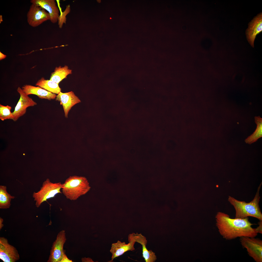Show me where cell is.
Listing matches in <instances>:
<instances>
[{
    "label": "cell",
    "instance_id": "obj_1",
    "mask_svg": "<svg viewBox=\"0 0 262 262\" xmlns=\"http://www.w3.org/2000/svg\"><path fill=\"white\" fill-rule=\"evenodd\" d=\"M216 226L223 238L230 240L237 237H255L257 235L254 224L249 220L248 217L243 219L231 218L229 215L219 212L216 216Z\"/></svg>",
    "mask_w": 262,
    "mask_h": 262
},
{
    "label": "cell",
    "instance_id": "obj_2",
    "mask_svg": "<svg viewBox=\"0 0 262 262\" xmlns=\"http://www.w3.org/2000/svg\"><path fill=\"white\" fill-rule=\"evenodd\" d=\"M262 184L261 183L258 187L254 199L249 203L239 201L229 196L228 201L235 209V218L243 219L251 216L255 218L259 221H262V214L259 205V191Z\"/></svg>",
    "mask_w": 262,
    "mask_h": 262
},
{
    "label": "cell",
    "instance_id": "obj_3",
    "mask_svg": "<svg viewBox=\"0 0 262 262\" xmlns=\"http://www.w3.org/2000/svg\"><path fill=\"white\" fill-rule=\"evenodd\" d=\"M90 188L85 177L74 175L69 177L62 184L61 190L67 199L75 201L86 194Z\"/></svg>",
    "mask_w": 262,
    "mask_h": 262
},
{
    "label": "cell",
    "instance_id": "obj_4",
    "mask_svg": "<svg viewBox=\"0 0 262 262\" xmlns=\"http://www.w3.org/2000/svg\"><path fill=\"white\" fill-rule=\"evenodd\" d=\"M62 184L60 182L52 183L49 179H47L43 182L40 190L37 192H34L33 194L36 206L39 207L47 199L54 197L57 194L61 193Z\"/></svg>",
    "mask_w": 262,
    "mask_h": 262
},
{
    "label": "cell",
    "instance_id": "obj_5",
    "mask_svg": "<svg viewBox=\"0 0 262 262\" xmlns=\"http://www.w3.org/2000/svg\"><path fill=\"white\" fill-rule=\"evenodd\" d=\"M240 240L249 255L256 262H262V240L255 237H243Z\"/></svg>",
    "mask_w": 262,
    "mask_h": 262
},
{
    "label": "cell",
    "instance_id": "obj_6",
    "mask_svg": "<svg viewBox=\"0 0 262 262\" xmlns=\"http://www.w3.org/2000/svg\"><path fill=\"white\" fill-rule=\"evenodd\" d=\"M29 25L33 27H37L44 22L50 20L49 14L40 7L32 4L27 14Z\"/></svg>",
    "mask_w": 262,
    "mask_h": 262
},
{
    "label": "cell",
    "instance_id": "obj_7",
    "mask_svg": "<svg viewBox=\"0 0 262 262\" xmlns=\"http://www.w3.org/2000/svg\"><path fill=\"white\" fill-rule=\"evenodd\" d=\"M66 239L64 230L58 234L56 239L53 242L48 262H61L66 255L63 249V246Z\"/></svg>",
    "mask_w": 262,
    "mask_h": 262
},
{
    "label": "cell",
    "instance_id": "obj_8",
    "mask_svg": "<svg viewBox=\"0 0 262 262\" xmlns=\"http://www.w3.org/2000/svg\"><path fill=\"white\" fill-rule=\"evenodd\" d=\"M17 91L20 97L14 111L12 112L13 116L12 120L14 121H16L20 117L25 114L27 107L37 105V103L26 95L20 87L18 88Z\"/></svg>",
    "mask_w": 262,
    "mask_h": 262
},
{
    "label": "cell",
    "instance_id": "obj_9",
    "mask_svg": "<svg viewBox=\"0 0 262 262\" xmlns=\"http://www.w3.org/2000/svg\"><path fill=\"white\" fill-rule=\"evenodd\" d=\"M19 258V255L16 249L8 243L7 239L0 237V259L4 262H15Z\"/></svg>",
    "mask_w": 262,
    "mask_h": 262
},
{
    "label": "cell",
    "instance_id": "obj_10",
    "mask_svg": "<svg viewBox=\"0 0 262 262\" xmlns=\"http://www.w3.org/2000/svg\"><path fill=\"white\" fill-rule=\"evenodd\" d=\"M128 240L129 243L127 244L124 242H122L118 240L116 243L112 244L110 252L112 255L110 262H113L115 258L122 255L127 251L135 250L134 245L135 241L129 235L128 237Z\"/></svg>",
    "mask_w": 262,
    "mask_h": 262
},
{
    "label": "cell",
    "instance_id": "obj_11",
    "mask_svg": "<svg viewBox=\"0 0 262 262\" xmlns=\"http://www.w3.org/2000/svg\"><path fill=\"white\" fill-rule=\"evenodd\" d=\"M30 2L39 6L48 11L50 20L53 23H56L59 19V10L54 0H31Z\"/></svg>",
    "mask_w": 262,
    "mask_h": 262
},
{
    "label": "cell",
    "instance_id": "obj_12",
    "mask_svg": "<svg viewBox=\"0 0 262 262\" xmlns=\"http://www.w3.org/2000/svg\"><path fill=\"white\" fill-rule=\"evenodd\" d=\"M56 100L60 102L63 106L65 117H67L68 113L72 107L81 102L72 91L63 93L60 92L56 96Z\"/></svg>",
    "mask_w": 262,
    "mask_h": 262
},
{
    "label": "cell",
    "instance_id": "obj_13",
    "mask_svg": "<svg viewBox=\"0 0 262 262\" xmlns=\"http://www.w3.org/2000/svg\"><path fill=\"white\" fill-rule=\"evenodd\" d=\"M262 31V14L258 15L250 22L247 30L248 41L251 46L254 47V42L256 35Z\"/></svg>",
    "mask_w": 262,
    "mask_h": 262
},
{
    "label": "cell",
    "instance_id": "obj_14",
    "mask_svg": "<svg viewBox=\"0 0 262 262\" xmlns=\"http://www.w3.org/2000/svg\"><path fill=\"white\" fill-rule=\"evenodd\" d=\"M135 241L142 246V256L146 262H154L157 259L155 253L151 250H148L146 247L147 241L146 238L141 234L133 233L129 235Z\"/></svg>",
    "mask_w": 262,
    "mask_h": 262
},
{
    "label": "cell",
    "instance_id": "obj_15",
    "mask_svg": "<svg viewBox=\"0 0 262 262\" xmlns=\"http://www.w3.org/2000/svg\"><path fill=\"white\" fill-rule=\"evenodd\" d=\"M23 91L27 95L34 94L37 95L39 98L45 99L50 100L56 98L55 93H52L39 87H36L30 85H26L22 87Z\"/></svg>",
    "mask_w": 262,
    "mask_h": 262
},
{
    "label": "cell",
    "instance_id": "obj_16",
    "mask_svg": "<svg viewBox=\"0 0 262 262\" xmlns=\"http://www.w3.org/2000/svg\"><path fill=\"white\" fill-rule=\"evenodd\" d=\"M72 72V70L68 69L66 66L62 67L61 66L56 67L54 71L51 74L50 80L58 84L68 74H71Z\"/></svg>",
    "mask_w": 262,
    "mask_h": 262
},
{
    "label": "cell",
    "instance_id": "obj_17",
    "mask_svg": "<svg viewBox=\"0 0 262 262\" xmlns=\"http://www.w3.org/2000/svg\"><path fill=\"white\" fill-rule=\"evenodd\" d=\"M36 85L54 93L58 94L61 91L58 84L50 80H45L43 78L39 80Z\"/></svg>",
    "mask_w": 262,
    "mask_h": 262
},
{
    "label": "cell",
    "instance_id": "obj_18",
    "mask_svg": "<svg viewBox=\"0 0 262 262\" xmlns=\"http://www.w3.org/2000/svg\"><path fill=\"white\" fill-rule=\"evenodd\" d=\"M255 121L257 128L254 132L245 140V142L251 144L256 141L262 137V118L259 116L254 117Z\"/></svg>",
    "mask_w": 262,
    "mask_h": 262
},
{
    "label": "cell",
    "instance_id": "obj_19",
    "mask_svg": "<svg viewBox=\"0 0 262 262\" xmlns=\"http://www.w3.org/2000/svg\"><path fill=\"white\" fill-rule=\"evenodd\" d=\"M15 198L9 194L7 190L6 186H0V208H9L11 206V201L12 199Z\"/></svg>",
    "mask_w": 262,
    "mask_h": 262
},
{
    "label": "cell",
    "instance_id": "obj_20",
    "mask_svg": "<svg viewBox=\"0 0 262 262\" xmlns=\"http://www.w3.org/2000/svg\"><path fill=\"white\" fill-rule=\"evenodd\" d=\"M11 106L8 105L4 106L0 104V119L1 120L13 119V116L11 111Z\"/></svg>",
    "mask_w": 262,
    "mask_h": 262
},
{
    "label": "cell",
    "instance_id": "obj_21",
    "mask_svg": "<svg viewBox=\"0 0 262 262\" xmlns=\"http://www.w3.org/2000/svg\"><path fill=\"white\" fill-rule=\"evenodd\" d=\"M259 226L256 228L255 230L257 233L262 234V221H259L258 223Z\"/></svg>",
    "mask_w": 262,
    "mask_h": 262
},
{
    "label": "cell",
    "instance_id": "obj_22",
    "mask_svg": "<svg viewBox=\"0 0 262 262\" xmlns=\"http://www.w3.org/2000/svg\"><path fill=\"white\" fill-rule=\"evenodd\" d=\"M72 262L71 260L69 259L66 255L63 258L61 262Z\"/></svg>",
    "mask_w": 262,
    "mask_h": 262
},
{
    "label": "cell",
    "instance_id": "obj_23",
    "mask_svg": "<svg viewBox=\"0 0 262 262\" xmlns=\"http://www.w3.org/2000/svg\"><path fill=\"white\" fill-rule=\"evenodd\" d=\"M6 56V55H4L2 53L0 52V59L1 60L5 58Z\"/></svg>",
    "mask_w": 262,
    "mask_h": 262
},
{
    "label": "cell",
    "instance_id": "obj_24",
    "mask_svg": "<svg viewBox=\"0 0 262 262\" xmlns=\"http://www.w3.org/2000/svg\"><path fill=\"white\" fill-rule=\"evenodd\" d=\"M3 221V219L1 218H0V229H2V227L3 226V224H2V223Z\"/></svg>",
    "mask_w": 262,
    "mask_h": 262
},
{
    "label": "cell",
    "instance_id": "obj_25",
    "mask_svg": "<svg viewBox=\"0 0 262 262\" xmlns=\"http://www.w3.org/2000/svg\"><path fill=\"white\" fill-rule=\"evenodd\" d=\"M0 22L1 23V22L3 21L2 16L1 15L0 16Z\"/></svg>",
    "mask_w": 262,
    "mask_h": 262
},
{
    "label": "cell",
    "instance_id": "obj_26",
    "mask_svg": "<svg viewBox=\"0 0 262 262\" xmlns=\"http://www.w3.org/2000/svg\"><path fill=\"white\" fill-rule=\"evenodd\" d=\"M97 1L99 3H100V2H99V1H101L100 0H97Z\"/></svg>",
    "mask_w": 262,
    "mask_h": 262
}]
</instances>
